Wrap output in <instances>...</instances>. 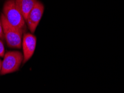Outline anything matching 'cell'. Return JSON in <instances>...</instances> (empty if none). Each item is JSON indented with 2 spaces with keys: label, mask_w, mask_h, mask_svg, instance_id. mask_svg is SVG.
I'll list each match as a JSON object with an SVG mask.
<instances>
[{
  "label": "cell",
  "mask_w": 124,
  "mask_h": 93,
  "mask_svg": "<svg viewBox=\"0 0 124 93\" xmlns=\"http://www.w3.org/2000/svg\"><path fill=\"white\" fill-rule=\"evenodd\" d=\"M1 18L4 36L7 45L12 48L20 49L22 43L23 30L11 25L3 14H1Z\"/></svg>",
  "instance_id": "6da1fadb"
},
{
  "label": "cell",
  "mask_w": 124,
  "mask_h": 93,
  "mask_svg": "<svg viewBox=\"0 0 124 93\" xmlns=\"http://www.w3.org/2000/svg\"><path fill=\"white\" fill-rule=\"evenodd\" d=\"M3 14L11 25L23 30L25 19L16 6L15 0H7L3 6Z\"/></svg>",
  "instance_id": "7a4b0ae2"
},
{
  "label": "cell",
  "mask_w": 124,
  "mask_h": 93,
  "mask_svg": "<svg viewBox=\"0 0 124 93\" xmlns=\"http://www.w3.org/2000/svg\"><path fill=\"white\" fill-rule=\"evenodd\" d=\"M23 60V55L20 52L17 51L7 52L2 63L1 75L10 74L19 70Z\"/></svg>",
  "instance_id": "3957f363"
},
{
  "label": "cell",
  "mask_w": 124,
  "mask_h": 93,
  "mask_svg": "<svg viewBox=\"0 0 124 93\" xmlns=\"http://www.w3.org/2000/svg\"><path fill=\"white\" fill-rule=\"evenodd\" d=\"M44 11V6L43 3L38 1L29 14L26 21L32 34L35 31L36 27L39 25V22L40 21L43 16Z\"/></svg>",
  "instance_id": "277c9868"
},
{
  "label": "cell",
  "mask_w": 124,
  "mask_h": 93,
  "mask_svg": "<svg viewBox=\"0 0 124 93\" xmlns=\"http://www.w3.org/2000/svg\"><path fill=\"white\" fill-rule=\"evenodd\" d=\"M23 63H25L32 57L36 46V37L32 34H25L23 38Z\"/></svg>",
  "instance_id": "5b68a950"
},
{
  "label": "cell",
  "mask_w": 124,
  "mask_h": 93,
  "mask_svg": "<svg viewBox=\"0 0 124 93\" xmlns=\"http://www.w3.org/2000/svg\"><path fill=\"white\" fill-rule=\"evenodd\" d=\"M17 8L26 20L29 14L38 2V0H15Z\"/></svg>",
  "instance_id": "8992f818"
},
{
  "label": "cell",
  "mask_w": 124,
  "mask_h": 93,
  "mask_svg": "<svg viewBox=\"0 0 124 93\" xmlns=\"http://www.w3.org/2000/svg\"><path fill=\"white\" fill-rule=\"evenodd\" d=\"M5 54V47L3 43L1 40H0V56L3 57Z\"/></svg>",
  "instance_id": "52a82bcc"
},
{
  "label": "cell",
  "mask_w": 124,
  "mask_h": 93,
  "mask_svg": "<svg viewBox=\"0 0 124 93\" xmlns=\"http://www.w3.org/2000/svg\"><path fill=\"white\" fill-rule=\"evenodd\" d=\"M3 37V27L2 25L1 20H0V39H2Z\"/></svg>",
  "instance_id": "ba28073f"
},
{
  "label": "cell",
  "mask_w": 124,
  "mask_h": 93,
  "mask_svg": "<svg viewBox=\"0 0 124 93\" xmlns=\"http://www.w3.org/2000/svg\"><path fill=\"white\" fill-rule=\"evenodd\" d=\"M1 66H2V63H1V60H0V72H1Z\"/></svg>",
  "instance_id": "9c48e42d"
}]
</instances>
